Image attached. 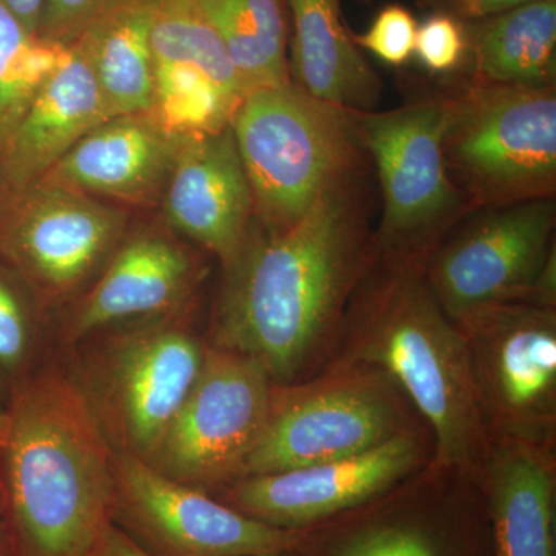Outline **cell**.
<instances>
[{
    "mask_svg": "<svg viewBox=\"0 0 556 556\" xmlns=\"http://www.w3.org/2000/svg\"><path fill=\"white\" fill-rule=\"evenodd\" d=\"M364 169L332 186L287 230L252 219L226 268L215 346L254 358L289 386L340 328L371 255Z\"/></svg>",
    "mask_w": 556,
    "mask_h": 556,
    "instance_id": "cell-1",
    "label": "cell"
},
{
    "mask_svg": "<svg viewBox=\"0 0 556 556\" xmlns=\"http://www.w3.org/2000/svg\"><path fill=\"white\" fill-rule=\"evenodd\" d=\"M343 362L386 372L430 424L434 466L481 485L486 433L463 332L417 258L372 248L348 305Z\"/></svg>",
    "mask_w": 556,
    "mask_h": 556,
    "instance_id": "cell-2",
    "label": "cell"
},
{
    "mask_svg": "<svg viewBox=\"0 0 556 556\" xmlns=\"http://www.w3.org/2000/svg\"><path fill=\"white\" fill-rule=\"evenodd\" d=\"M0 455L13 556H87L110 522L115 448L83 386L60 371L17 380Z\"/></svg>",
    "mask_w": 556,
    "mask_h": 556,
    "instance_id": "cell-3",
    "label": "cell"
},
{
    "mask_svg": "<svg viewBox=\"0 0 556 556\" xmlns=\"http://www.w3.org/2000/svg\"><path fill=\"white\" fill-rule=\"evenodd\" d=\"M230 129L263 229L287 230L309 214L328 189L364 169L353 112L295 86L249 91Z\"/></svg>",
    "mask_w": 556,
    "mask_h": 556,
    "instance_id": "cell-4",
    "label": "cell"
},
{
    "mask_svg": "<svg viewBox=\"0 0 556 556\" xmlns=\"http://www.w3.org/2000/svg\"><path fill=\"white\" fill-rule=\"evenodd\" d=\"M442 98V152L468 208L554 199L556 87L468 78Z\"/></svg>",
    "mask_w": 556,
    "mask_h": 556,
    "instance_id": "cell-5",
    "label": "cell"
},
{
    "mask_svg": "<svg viewBox=\"0 0 556 556\" xmlns=\"http://www.w3.org/2000/svg\"><path fill=\"white\" fill-rule=\"evenodd\" d=\"M401 396L386 372L343 361L305 386L274 383L265 430L240 478L342 459L407 433Z\"/></svg>",
    "mask_w": 556,
    "mask_h": 556,
    "instance_id": "cell-6",
    "label": "cell"
},
{
    "mask_svg": "<svg viewBox=\"0 0 556 556\" xmlns=\"http://www.w3.org/2000/svg\"><path fill=\"white\" fill-rule=\"evenodd\" d=\"M353 115L382 189V219L372 248L422 262L468 208L445 166L442 98Z\"/></svg>",
    "mask_w": 556,
    "mask_h": 556,
    "instance_id": "cell-7",
    "label": "cell"
},
{
    "mask_svg": "<svg viewBox=\"0 0 556 556\" xmlns=\"http://www.w3.org/2000/svg\"><path fill=\"white\" fill-rule=\"evenodd\" d=\"M273 390L254 358L207 348L199 378L146 463L204 492L230 484L265 430Z\"/></svg>",
    "mask_w": 556,
    "mask_h": 556,
    "instance_id": "cell-8",
    "label": "cell"
},
{
    "mask_svg": "<svg viewBox=\"0 0 556 556\" xmlns=\"http://www.w3.org/2000/svg\"><path fill=\"white\" fill-rule=\"evenodd\" d=\"M466 339L490 442L552 445L556 426V308L508 303L455 321Z\"/></svg>",
    "mask_w": 556,
    "mask_h": 556,
    "instance_id": "cell-9",
    "label": "cell"
},
{
    "mask_svg": "<svg viewBox=\"0 0 556 556\" xmlns=\"http://www.w3.org/2000/svg\"><path fill=\"white\" fill-rule=\"evenodd\" d=\"M110 521L152 556L289 554L302 533L249 518L116 450Z\"/></svg>",
    "mask_w": 556,
    "mask_h": 556,
    "instance_id": "cell-10",
    "label": "cell"
},
{
    "mask_svg": "<svg viewBox=\"0 0 556 556\" xmlns=\"http://www.w3.org/2000/svg\"><path fill=\"white\" fill-rule=\"evenodd\" d=\"M206 350L185 329L164 325L110 340L83 388L116 452L149 459L199 378Z\"/></svg>",
    "mask_w": 556,
    "mask_h": 556,
    "instance_id": "cell-11",
    "label": "cell"
},
{
    "mask_svg": "<svg viewBox=\"0 0 556 556\" xmlns=\"http://www.w3.org/2000/svg\"><path fill=\"white\" fill-rule=\"evenodd\" d=\"M555 201L482 208L422 260L439 305L453 321L490 306L529 303L555 249Z\"/></svg>",
    "mask_w": 556,
    "mask_h": 556,
    "instance_id": "cell-12",
    "label": "cell"
},
{
    "mask_svg": "<svg viewBox=\"0 0 556 556\" xmlns=\"http://www.w3.org/2000/svg\"><path fill=\"white\" fill-rule=\"evenodd\" d=\"M127 217L118 208L49 182L3 201L0 262L39 299L67 298L118 243Z\"/></svg>",
    "mask_w": 556,
    "mask_h": 556,
    "instance_id": "cell-13",
    "label": "cell"
},
{
    "mask_svg": "<svg viewBox=\"0 0 556 556\" xmlns=\"http://www.w3.org/2000/svg\"><path fill=\"white\" fill-rule=\"evenodd\" d=\"M419 463V442L407 431L358 455L236 479L218 500L278 529H306L387 495Z\"/></svg>",
    "mask_w": 556,
    "mask_h": 556,
    "instance_id": "cell-14",
    "label": "cell"
},
{
    "mask_svg": "<svg viewBox=\"0 0 556 556\" xmlns=\"http://www.w3.org/2000/svg\"><path fill=\"white\" fill-rule=\"evenodd\" d=\"M153 116L179 138L217 134L247 97L218 33L197 0H155Z\"/></svg>",
    "mask_w": 556,
    "mask_h": 556,
    "instance_id": "cell-15",
    "label": "cell"
},
{
    "mask_svg": "<svg viewBox=\"0 0 556 556\" xmlns=\"http://www.w3.org/2000/svg\"><path fill=\"white\" fill-rule=\"evenodd\" d=\"M172 228L214 252L229 268L254 219V201L233 131L186 138L164 189Z\"/></svg>",
    "mask_w": 556,
    "mask_h": 556,
    "instance_id": "cell-16",
    "label": "cell"
},
{
    "mask_svg": "<svg viewBox=\"0 0 556 556\" xmlns=\"http://www.w3.org/2000/svg\"><path fill=\"white\" fill-rule=\"evenodd\" d=\"M382 497L300 529L289 556H493L486 508L460 518L420 504L388 506Z\"/></svg>",
    "mask_w": 556,
    "mask_h": 556,
    "instance_id": "cell-17",
    "label": "cell"
},
{
    "mask_svg": "<svg viewBox=\"0 0 556 556\" xmlns=\"http://www.w3.org/2000/svg\"><path fill=\"white\" fill-rule=\"evenodd\" d=\"M185 139L150 113L112 116L79 139L38 182L150 203L166 189Z\"/></svg>",
    "mask_w": 556,
    "mask_h": 556,
    "instance_id": "cell-18",
    "label": "cell"
},
{
    "mask_svg": "<svg viewBox=\"0 0 556 556\" xmlns=\"http://www.w3.org/2000/svg\"><path fill=\"white\" fill-rule=\"evenodd\" d=\"M112 118L89 61L75 43L43 84L0 153L3 201L35 186L90 130Z\"/></svg>",
    "mask_w": 556,
    "mask_h": 556,
    "instance_id": "cell-19",
    "label": "cell"
},
{
    "mask_svg": "<svg viewBox=\"0 0 556 556\" xmlns=\"http://www.w3.org/2000/svg\"><path fill=\"white\" fill-rule=\"evenodd\" d=\"M481 486L493 556H556L552 445L493 439Z\"/></svg>",
    "mask_w": 556,
    "mask_h": 556,
    "instance_id": "cell-20",
    "label": "cell"
},
{
    "mask_svg": "<svg viewBox=\"0 0 556 556\" xmlns=\"http://www.w3.org/2000/svg\"><path fill=\"white\" fill-rule=\"evenodd\" d=\"M195 266L185 249L159 236L127 241L110 262L68 325L79 340L124 318L156 316L177 308L189 294Z\"/></svg>",
    "mask_w": 556,
    "mask_h": 556,
    "instance_id": "cell-21",
    "label": "cell"
},
{
    "mask_svg": "<svg viewBox=\"0 0 556 556\" xmlns=\"http://www.w3.org/2000/svg\"><path fill=\"white\" fill-rule=\"evenodd\" d=\"M289 76L317 100L350 112H372L382 80L348 31L342 0H288Z\"/></svg>",
    "mask_w": 556,
    "mask_h": 556,
    "instance_id": "cell-22",
    "label": "cell"
},
{
    "mask_svg": "<svg viewBox=\"0 0 556 556\" xmlns=\"http://www.w3.org/2000/svg\"><path fill=\"white\" fill-rule=\"evenodd\" d=\"M153 11L155 0H108L73 42L89 61L112 116L152 112Z\"/></svg>",
    "mask_w": 556,
    "mask_h": 556,
    "instance_id": "cell-23",
    "label": "cell"
},
{
    "mask_svg": "<svg viewBox=\"0 0 556 556\" xmlns=\"http://www.w3.org/2000/svg\"><path fill=\"white\" fill-rule=\"evenodd\" d=\"M467 76L500 86H555L556 0L464 22Z\"/></svg>",
    "mask_w": 556,
    "mask_h": 556,
    "instance_id": "cell-24",
    "label": "cell"
},
{
    "mask_svg": "<svg viewBox=\"0 0 556 556\" xmlns=\"http://www.w3.org/2000/svg\"><path fill=\"white\" fill-rule=\"evenodd\" d=\"M218 33L241 86H285L289 76L288 0H197Z\"/></svg>",
    "mask_w": 556,
    "mask_h": 556,
    "instance_id": "cell-25",
    "label": "cell"
},
{
    "mask_svg": "<svg viewBox=\"0 0 556 556\" xmlns=\"http://www.w3.org/2000/svg\"><path fill=\"white\" fill-rule=\"evenodd\" d=\"M65 51L27 30L0 2V153Z\"/></svg>",
    "mask_w": 556,
    "mask_h": 556,
    "instance_id": "cell-26",
    "label": "cell"
},
{
    "mask_svg": "<svg viewBox=\"0 0 556 556\" xmlns=\"http://www.w3.org/2000/svg\"><path fill=\"white\" fill-rule=\"evenodd\" d=\"M16 276L0 262V372L17 376L31 346L30 317Z\"/></svg>",
    "mask_w": 556,
    "mask_h": 556,
    "instance_id": "cell-27",
    "label": "cell"
},
{
    "mask_svg": "<svg viewBox=\"0 0 556 556\" xmlns=\"http://www.w3.org/2000/svg\"><path fill=\"white\" fill-rule=\"evenodd\" d=\"M417 21L412 11L402 5L380 10L371 27L364 35L354 36L358 49L369 51L379 61L401 67L415 54Z\"/></svg>",
    "mask_w": 556,
    "mask_h": 556,
    "instance_id": "cell-28",
    "label": "cell"
},
{
    "mask_svg": "<svg viewBox=\"0 0 556 556\" xmlns=\"http://www.w3.org/2000/svg\"><path fill=\"white\" fill-rule=\"evenodd\" d=\"M464 22L445 13L431 14L417 27L415 54L431 73H452L466 61Z\"/></svg>",
    "mask_w": 556,
    "mask_h": 556,
    "instance_id": "cell-29",
    "label": "cell"
},
{
    "mask_svg": "<svg viewBox=\"0 0 556 556\" xmlns=\"http://www.w3.org/2000/svg\"><path fill=\"white\" fill-rule=\"evenodd\" d=\"M105 2L108 0H47L38 25L39 38L70 46Z\"/></svg>",
    "mask_w": 556,
    "mask_h": 556,
    "instance_id": "cell-30",
    "label": "cell"
},
{
    "mask_svg": "<svg viewBox=\"0 0 556 556\" xmlns=\"http://www.w3.org/2000/svg\"><path fill=\"white\" fill-rule=\"evenodd\" d=\"M437 9V13L450 14L456 20L471 22L485 20L518 9L533 0H426Z\"/></svg>",
    "mask_w": 556,
    "mask_h": 556,
    "instance_id": "cell-31",
    "label": "cell"
},
{
    "mask_svg": "<svg viewBox=\"0 0 556 556\" xmlns=\"http://www.w3.org/2000/svg\"><path fill=\"white\" fill-rule=\"evenodd\" d=\"M87 556H152L112 521L102 530Z\"/></svg>",
    "mask_w": 556,
    "mask_h": 556,
    "instance_id": "cell-32",
    "label": "cell"
},
{
    "mask_svg": "<svg viewBox=\"0 0 556 556\" xmlns=\"http://www.w3.org/2000/svg\"><path fill=\"white\" fill-rule=\"evenodd\" d=\"M530 305L556 308V249L551 252L543 269L538 274L529 299Z\"/></svg>",
    "mask_w": 556,
    "mask_h": 556,
    "instance_id": "cell-33",
    "label": "cell"
},
{
    "mask_svg": "<svg viewBox=\"0 0 556 556\" xmlns=\"http://www.w3.org/2000/svg\"><path fill=\"white\" fill-rule=\"evenodd\" d=\"M27 30L38 35V25L47 0H0Z\"/></svg>",
    "mask_w": 556,
    "mask_h": 556,
    "instance_id": "cell-34",
    "label": "cell"
},
{
    "mask_svg": "<svg viewBox=\"0 0 556 556\" xmlns=\"http://www.w3.org/2000/svg\"><path fill=\"white\" fill-rule=\"evenodd\" d=\"M0 556H13L11 552V538L9 521H7L5 503L0 490Z\"/></svg>",
    "mask_w": 556,
    "mask_h": 556,
    "instance_id": "cell-35",
    "label": "cell"
},
{
    "mask_svg": "<svg viewBox=\"0 0 556 556\" xmlns=\"http://www.w3.org/2000/svg\"><path fill=\"white\" fill-rule=\"evenodd\" d=\"M7 433H9V415L5 408H0V455L5 445Z\"/></svg>",
    "mask_w": 556,
    "mask_h": 556,
    "instance_id": "cell-36",
    "label": "cell"
},
{
    "mask_svg": "<svg viewBox=\"0 0 556 556\" xmlns=\"http://www.w3.org/2000/svg\"><path fill=\"white\" fill-rule=\"evenodd\" d=\"M260 556H289L288 552H278V554H266Z\"/></svg>",
    "mask_w": 556,
    "mask_h": 556,
    "instance_id": "cell-37",
    "label": "cell"
},
{
    "mask_svg": "<svg viewBox=\"0 0 556 556\" xmlns=\"http://www.w3.org/2000/svg\"><path fill=\"white\" fill-rule=\"evenodd\" d=\"M2 391H3V387H2V376H0V396H2Z\"/></svg>",
    "mask_w": 556,
    "mask_h": 556,
    "instance_id": "cell-38",
    "label": "cell"
},
{
    "mask_svg": "<svg viewBox=\"0 0 556 556\" xmlns=\"http://www.w3.org/2000/svg\"><path fill=\"white\" fill-rule=\"evenodd\" d=\"M358 2H362V3H371L372 0H358Z\"/></svg>",
    "mask_w": 556,
    "mask_h": 556,
    "instance_id": "cell-39",
    "label": "cell"
}]
</instances>
